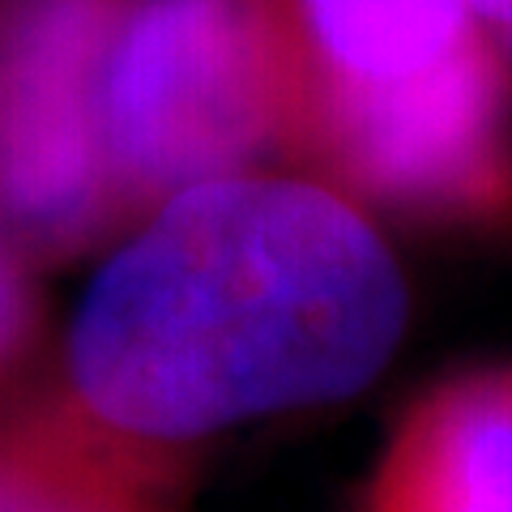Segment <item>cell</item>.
<instances>
[{"label": "cell", "mask_w": 512, "mask_h": 512, "mask_svg": "<svg viewBox=\"0 0 512 512\" xmlns=\"http://www.w3.org/2000/svg\"><path fill=\"white\" fill-rule=\"evenodd\" d=\"M406 325V274L359 205L239 171L167 192L99 265L64 372L107 436L188 444L355 397Z\"/></svg>", "instance_id": "cell-1"}, {"label": "cell", "mask_w": 512, "mask_h": 512, "mask_svg": "<svg viewBox=\"0 0 512 512\" xmlns=\"http://www.w3.org/2000/svg\"><path fill=\"white\" fill-rule=\"evenodd\" d=\"M291 103L265 0H120L103 56V137L128 192L163 201L248 171Z\"/></svg>", "instance_id": "cell-2"}, {"label": "cell", "mask_w": 512, "mask_h": 512, "mask_svg": "<svg viewBox=\"0 0 512 512\" xmlns=\"http://www.w3.org/2000/svg\"><path fill=\"white\" fill-rule=\"evenodd\" d=\"M120 0H22L0 26V218L39 244L94 227L116 188L103 56Z\"/></svg>", "instance_id": "cell-3"}, {"label": "cell", "mask_w": 512, "mask_h": 512, "mask_svg": "<svg viewBox=\"0 0 512 512\" xmlns=\"http://www.w3.org/2000/svg\"><path fill=\"white\" fill-rule=\"evenodd\" d=\"M320 99L342 163L389 197L453 205L500 171V82L483 43L410 82Z\"/></svg>", "instance_id": "cell-4"}, {"label": "cell", "mask_w": 512, "mask_h": 512, "mask_svg": "<svg viewBox=\"0 0 512 512\" xmlns=\"http://www.w3.org/2000/svg\"><path fill=\"white\" fill-rule=\"evenodd\" d=\"M376 512H512V372L466 380L414 414Z\"/></svg>", "instance_id": "cell-5"}, {"label": "cell", "mask_w": 512, "mask_h": 512, "mask_svg": "<svg viewBox=\"0 0 512 512\" xmlns=\"http://www.w3.org/2000/svg\"><path fill=\"white\" fill-rule=\"evenodd\" d=\"M320 94L423 77L478 47L470 0H295Z\"/></svg>", "instance_id": "cell-6"}, {"label": "cell", "mask_w": 512, "mask_h": 512, "mask_svg": "<svg viewBox=\"0 0 512 512\" xmlns=\"http://www.w3.org/2000/svg\"><path fill=\"white\" fill-rule=\"evenodd\" d=\"M0 512H154L103 457L60 440L0 444Z\"/></svg>", "instance_id": "cell-7"}, {"label": "cell", "mask_w": 512, "mask_h": 512, "mask_svg": "<svg viewBox=\"0 0 512 512\" xmlns=\"http://www.w3.org/2000/svg\"><path fill=\"white\" fill-rule=\"evenodd\" d=\"M30 333V291L13 252L0 244V367L22 350Z\"/></svg>", "instance_id": "cell-8"}, {"label": "cell", "mask_w": 512, "mask_h": 512, "mask_svg": "<svg viewBox=\"0 0 512 512\" xmlns=\"http://www.w3.org/2000/svg\"><path fill=\"white\" fill-rule=\"evenodd\" d=\"M478 18H487L491 26H500L504 35L512 39V0H470Z\"/></svg>", "instance_id": "cell-9"}]
</instances>
